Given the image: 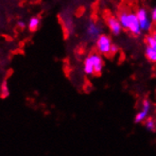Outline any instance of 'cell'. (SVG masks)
I'll use <instances>...</instances> for the list:
<instances>
[{
    "label": "cell",
    "mask_w": 156,
    "mask_h": 156,
    "mask_svg": "<svg viewBox=\"0 0 156 156\" xmlns=\"http://www.w3.org/2000/svg\"><path fill=\"white\" fill-rule=\"evenodd\" d=\"M118 20L122 26V29L127 30L133 35H139L141 33L142 30L136 12H122L118 15Z\"/></svg>",
    "instance_id": "6da1fadb"
},
{
    "label": "cell",
    "mask_w": 156,
    "mask_h": 156,
    "mask_svg": "<svg viewBox=\"0 0 156 156\" xmlns=\"http://www.w3.org/2000/svg\"><path fill=\"white\" fill-rule=\"evenodd\" d=\"M104 67V62L101 56L97 53H93L86 57L83 63V71L86 75L93 76L95 74H100Z\"/></svg>",
    "instance_id": "7a4b0ae2"
},
{
    "label": "cell",
    "mask_w": 156,
    "mask_h": 156,
    "mask_svg": "<svg viewBox=\"0 0 156 156\" xmlns=\"http://www.w3.org/2000/svg\"><path fill=\"white\" fill-rule=\"evenodd\" d=\"M113 42L112 39L109 37L108 35L101 34L96 41L97 49L99 53L103 55H109L111 54L112 47H113Z\"/></svg>",
    "instance_id": "3957f363"
},
{
    "label": "cell",
    "mask_w": 156,
    "mask_h": 156,
    "mask_svg": "<svg viewBox=\"0 0 156 156\" xmlns=\"http://www.w3.org/2000/svg\"><path fill=\"white\" fill-rule=\"evenodd\" d=\"M136 15H137V18H138L141 30L142 31H149L151 27L152 20L151 18V15H149L146 9H144V8L138 9V11L136 12Z\"/></svg>",
    "instance_id": "277c9868"
},
{
    "label": "cell",
    "mask_w": 156,
    "mask_h": 156,
    "mask_svg": "<svg viewBox=\"0 0 156 156\" xmlns=\"http://www.w3.org/2000/svg\"><path fill=\"white\" fill-rule=\"evenodd\" d=\"M151 110V103L150 102V100H148V99L143 100L140 111L134 116V123L139 124L141 122H144L146 119L148 118Z\"/></svg>",
    "instance_id": "5b68a950"
},
{
    "label": "cell",
    "mask_w": 156,
    "mask_h": 156,
    "mask_svg": "<svg viewBox=\"0 0 156 156\" xmlns=\"http://www.w3.org/2000/svg\"><path fill=\"white\" fill-rule=\"evenodd\" d=\"M107 24H108L109 30H111V32L114 35H119L121 33L122 26H121L120 22H119L118 18H115L114 16L109 17L108 20H107Z\"/></svg>",
    "instance_id": "8992f818"
},
{
    "label": "cell",
    "mask_w": 156,
    "mask_h": 156,
    "mask_svg": "<svg viewBox=\"0 0 156 156\" xmlns=\"http://www.w3.org/2000/svg\"><path fill=\"white\" fill-rule=\"evenodd\" d=\"M100 27L96 23H90L86 27V35L90 40H98L101 33H100Z\"/></svg>",
    "instance_id": "52a82bcc"
},
{
    "label": "cell",
    "mask_w": 156,
    "mask_h": 156,
    "mask_svg": "<svg viewBox=\"0 0 156 156\" xmlns=\"http://www.w3.org/2000/svg\"><path fill=\"white\" fill-rule=\"evenodd\" d=\"M144 125H145L146 130H148L149 132L156 131V120L154 118H151V117L147 118L144 121Z\"/></svg>",
    "instance_id": "ba28073f"
},
{
    "label": "cell",
    "mask_w": 156,
    "mask_h": 156,
    "mask_svg": "<svg viewBox=\"0 0 156 156\" xmlns=\"http://www.w3.org/2000/svg\"><path fill=\"white\" fill-rule=\"evenodd\" d=\"M145 55L147 59L151 62H156V50L151 47H147L145 49Z\"/></svg>",
    "instance_id": "9c48e42d"
},
{
    "label": "cell",
    "mask_w": 156,
    "mask_h": 156,
    "mask_svg": "<svg viewBox=\"0 0 156 156\" xmlns=\"http://www.w3.org/2000/svg\"><path fill=\"white\" fill-rule=\"evenodd\" d=\"M39 26H40V19L36 16L31 17L29 21V24H27V27H29L30 31H35L39 27Z\"/></svg>",
    "instance_id": "30bf717a"
},
{
    "label": "cell",
    "mask_w": 156,
    "mask_h": 156,
    "mask_svg": "<svg viewBox=\"0 0 156 156\" xmlns=\"http://www.w3.org/2000/svg\"><path fill=\"white\" fill-rule=\"evenodd\" d=\"M0 95L2 98H7L10 95V90H9V86L6 80H4L0 85Z\"/></svg>",
    "instance_id": "8fae6325"
},
{
    "label": "cell",
    "mask_w": 156,
    "mask_h": 156,
    "mask_svg": "<svg viewBox=\"0 0 156 156\" xmlns=\"http://www.w3.org/2000/svg\"><path fill=\"white\" fill-rule=\"evenodd\" d=\"M147 44H148V47L152 48L153 49L156 50V40L153 38V36H148L147 37Z\"/></svg>",
    "instance_id": "7c38bea8"
},
{
    "label": "cell",
    "mask_w": 156,
    "mask_h": 156,
    "mask_svg": "<svg viewBox=\"0 0 156 156\" xmlns=\"http://www.w3.org/2000/svg\"><path fill=\"white\" fill-rule=\"evenodd\" d=\"M151 18L153 22H156V7L152 10L151 13Z\"/></svg>",
    "instance_id": "4fadbf2b"
},
{
    "label": "cell",
    "mask_w": 156,
    "mask_h": 156,
    "mask_svg": "<svg viewBox=\"0 0 156 156\" xmlns=\"http://www.w3.org/2000/svg\"><path fill=\"white\" fill-rule=\"evenodd\" d=\"M118 51V48H117V45L115 44H113V47H112V50H111V53H116Z\"/></svg>",
    "instance_id": "5bb4252c"
},
{
    "label": "cell",
    "mask_w": 156,
    "mask_h": 156,
    "mask_svg": "<svg viewBox=\"0 0 156 156\" xmlns=\"http://www.w3.org/2000/svg\"><path fill=\"white\" fill-rule=\"evenodd\" d=\"M152 36H153V38L156 40V30H154V32H153V34H152Z\"/></svg>",
    "instance_id": "9a60e30c"
}]
</instances>
